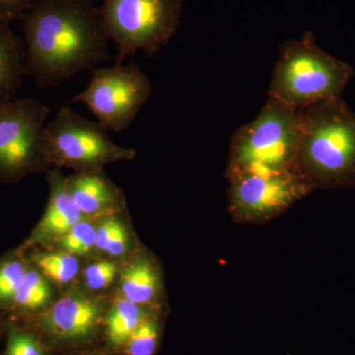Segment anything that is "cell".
<instances>
[{
	"instance_id": "obj_1",
	"label": "cell",
	"mask_w": 355,
	"mask_h": 355,
	"mask_svg": "<svg viewBox=\"0 0 355 355\" xmlns=\"http://www.w3.org/2000/svg\"><path fill=\"white\" fill-rule=\"evenodd\" d=\"M21 22L27 73L40 88L58 87L110 60L96 0H35Z\"/></svg>"
},
{
	"instance_id": "obj_2",
	"label": "cell",
	"mask_w": 355,
	"mask_h": 355,
	"mask_svg": "<svg viewBox=\"0 0 355 355\" xmlns=\"http://www.w3.org/2000/svg\"><path fill=\"white\" fill-rule=\"evenodd\" d=\"M336 102L299 109L301 137L295 171L313 190L355 184V118Z\"/></svg>"
},
{
	"instance_id": "obj_3",
	"label": "cell",
	"mask_w": 355,
	"mask_h": 355,
	"mask_svg": "<svg viewBox=\"0 0 355 355\" xmlns=\"http://www.w3.org/2000/svg\"><path fill=\"white\" fill-rule=\"evenodd\" d=\"M300 137L299 109L268 98L258 116L233 135L226 177L295 170Z\"/></svg>"
},
{
	"instance_id": "obj_4",
	"label": "cell",
	"mask_w": 355,
	"mask_h": 355,
	"mask_svg": "<svg viewBox=\"0 0 355 355\" xmlns=\"http://www.w3.org/2000/svg\"><path fill=\"white\" fill-rule=\"evenodd\" d=\"M349 76V67L320 50L307 32L280 48L268 98L293 108H306L336 99Z\"/></svg>"
},
{
	"instance_id": "obj_5",
	"label": "cell",
	"mask_w": 355,
	"mask_h": 355,
	"mask_svg": "<svg viewBox=\"0 0 355 355\" xmlns=\"http://www.w3.org/2000/svg\"><path fill=\"white\" fill-rule=\"evenodd\" d=\"M184 0H103L100 13L118 64L142 51L153 55L176 34Z\"/></svg>"
},
{
	"instance_id": "obj_6",
	"label": "cell",
	"mask_w": 355,
	"mask_h": 355,
	"mask_svg": "<svg viewBox=\"0 0 355 355\" xmlns=\"http://www.w3.org/2000/svg\"><path fill=\"white\" fill-rule=\"evenodd\" d=\"M44 148L48 164L67 166L78 173L101 171L109 163L132 160L135 151L119 146L108 132L84 118L69 107L62 106L44 128Z\"/></svg>"
},
{
	"instance_id": "obj_7",
	"label": "cell",
	"mask_w": 355,
	"mask_h": 355,
	"mask_svg": "<svg viewBox=\"0 0 355 355\" xmlns=\"http://www.w3.org/2000/svg\"><path fill=\"white\" fill-rule=\"evenodd\" d=\"M51 108L34 98L0 105V180L12 183L48 166L44 128Z\"/></svg>"
},
{
	"instance_id": "obj_8",
	"label": "cell",
	"mask_w": 355,
	"mask_h": 355,
	"mask_svg": "<svg viewBox=\"0 0 355 355\" xmlns=\"http://www.w3.org/2000/svg\"><path fill=\"white\" fill-rule=\"evenodd\" d=\"M153 93V85L139 65L130 62L93 69L83 92L69 103H83L107 132H121L135 121Z\"/></svg>"
},
{
	"instance_id": "obj_9",
	"label": "cell",
	"mask_w": 355,
	"mask_h": 355,
	"mask_svg": "<svg viewBox=\"0 0 355 355\" xmlns=\"http://www.w3.org/2000/svg\"><path fill=\"white\" fill-rule=\"evenodd\" d=\"M227 179L229 214L238 223L272 220L313 191L295 170L270 174L248 173Z\"/></svg>"
},
{
	"instance_id": "obj_10",
	"label": "cell",
	"mask_w": 355,
	"mask_h": 355,
	"mask_svg": "<svg viewBox=\"0 0 355 355\" xmlns=\"http://www.w3.org/2000/svg\"><path fill=\"white\" fill-rule=\"evenodd\" d=\"M107 310L100 299L73 291L58 299L27 324L41 334L51 347H76L88 345L104 330Z\"/></svg>"
},
{
	"instance_id": "obj_11",
	"label": "cell",
	"mask_w": 355,
	"mask_h": 355,
	"mask_svg": "<svg viewBox=\"0 0 355 355\" xmlns=\"http://www.w3.org/2000/svg\"><path fill=\"white\" fill-rule=\"evenodd\" d=\"M49 183L51 196L48 207L43 218L23 246L24 249L38 243L58 240L67 234L79 222L89 218L76 207L67 189L65 178L62 176L60 171L55 170L50 172Z\"/></svg>"
},
{
	"instance_id": "obj_12",
	"label": "cell",
	"mask_w": 355,
	"mask_h": 355,
	"mask_svg": "<svg viewBox=\"0 0 355 355\" xmlns=\"http://www.w3.org/2000/svg\"><path fill=\"white\" fill-rule=\"evenodd\" d=\"M65 182L76 207L89 218L105 216L120 207V191L101 171L78 173L65 178Z\"/></svg>"
},
{
	"instance_id": "obj_13",
	"label": "cell",
	"mask_w": 355,
	"mask_h": 355,
	"mask_svg": "<svg viewBox=\"0 0 355 355\" xmlns=\"http://www.w3.org/2000/svg\"><path fill=\"white\" fill-rule=\"evenodd\" d=\"M27 73L25 43L0 20V105L15 98Z\"/></svg>"
},
{
	"instance_id": "obj_14",
	"label": "cell",
	"mask_w": 355,
	"mask_h": 355,
	"mask_svg": "<svg viewBox=\"0 0 355 355\" xmlns=\"http://www.w3.org/2000/svg\"><path fill=\"white\" fill-rule=\"evenodd\" d=\"M120 287L121 297L153 308L162 292V279L155 263L140 257L121 272Z\"/></svg>"
},
{
	"instance_id": "obj_15",
	"label": "cell",
	"mask_w": 355,
	"mask_h": 355,
	"mask_svg": "<svg viewBox=\"0 0 355 355\" xmlns=\"http://www.w3.org/2000/svg\"><path fill=\"white\" fill-rule=\"evenodd\" d=\"M153 310L121 297L107 311L104 335L109 352H121L135 329Z\"/></svg>"
},
{
	"instance_id": "obj_16",
	"label": "cell",
	"mask_w": 355,
	"mask_h": 355,
	"mask_svg": "<svg viewBox=\"0 0 355 355\" xmlns=\"http://www.w3.org/2000/svg\"><path fill=\"white\" fill-rule=\"evenodd\" d=\"M50 282L30 263L10 312L18 318H31L51 305Z\"/></svg>"
},
{
	"instance_id": "obj_17",
	"label": "cell",
	"mask_w": 355,
	"mask_h": 355,
	"mask_svg": "<svg viewBox=\"0 0 355 355\" xmlns=\"http://www.w3.org/2000/svg\"><path fill=\"white\" fill-rule=\"evenodd\" d=\"M6 347L0 355H51V347L36 329L14 319L3 321Z\"/></svg>"
},
{
	"instance_id": "obj_18",
	"label": "cell",
	"mask_w": 355,
	"mask_h": 355,
	"mask_svg": "<svg viewBox=\"0 0 355 355\" xmlns=\"http://www.w3.org/2000/svg\"><path fill=\"white\" fill-rule=\"evenodd\" d=\"M49 282L67 284L80 270L78 259L67 252H37L28 259Z\"/></svg>"
},
{
	"instance_id": "obj_19",
	"label": "cell",
	"mask_w": 355,
	"mask_h": 355,
	"mask_svg": "<svg viewBox=\"0 0 355 355\" xmlns=\"http://www.w3.org/2000/svg\"><path fill=\"white\" fill-rule=\"evenodd\" d=\"M23 247L0 259V309H12L14 300L27 272L29 260L23 256Z\"/></svg>"
},
{
	"instance_id": "obj_20",
	"label": "cell",
	"mask_w": 355,
	"mask_h": 355,
	"mask_svg": "<svg viewBox=\"0 0 355 355\" xmlns=\"http://www.w3.org/2000/svg\"><path fill=\"white\" fill-rule=\"evenodd\" d=\"M161 322L157 313H150L135 329L121 352L125 355H154L161 336Z\"/></svg>"
},
{
	"instance_id": "obj_21",
	"label": "cell",
	"mask_w": 355,
	"mask_h": 355,
	"mask_svg": "<svg viewBox=\"0 0 355 355\" xmlns=\"http://www.w3.org/2000/svg\"><path fill=\"white\" fill-rule=\"evenodd\" d=\"M90 218L76 224L67 234L57 240L60 247L74 256H86L96 249V227Z\"/></svg>"
},
{
	"instance_id": "obj_22",
	"label": "cell",
	"mask_w": 355,
	"mask_h": 355,
	"mask_svg": "<svg viewBox=\"0 0 355 355\" xmlns=\"http://www.w3.org/2000/svg\"><path fill=\"white\" fill-rule=\"evenodd\" d=\"M118 268L113 261H100L91 263L83 272L86 286L90 291H103L111 286L116 279Z\"/></svg>"
},
{
	"instance_id": "obj_23",
	"label": "cell",
	"mask_w": 355,
	"mask_h": 355,
	"mask_svg": "<svg viewBox=\"0 0 355 355\" xmlns=\"http://www.w3.org/2000/svg\"><path fill=\"white\" fill-rule=\"evenodd\" d=\"M123 224L113 216H104L96 227V249L106 252L114 236L123 227Z\"/></svg>"
},
{
	"instance_id": "obj_24",
	"label": "cell",
	"mask_w": 355,
	"mask_h": 355,
	"mask_svg": "<svg viewBox=\"0 0 355 355\" xmlns=\"http://www.w3.org/2000/svg\"><path fill=\"white\" fill-rule=\"evenodd\" d=\"M35 0H0V20L11 23L21 21L32 8Z\"/></svg>"
},
{
	"instance_id": "obj_25",
	"label": "cell",
	"mask_w": 355,
	"mask_h": 355,
	"mask_svg": "<svg viewBox=\"0 0 355 355\" xmlns=\"http://www.w3.org/2000/svg\"><path fill=\"white\" fill-rule=\"evenodd\" d=\"M128 239H130V238H128L127 228L123 225V227L118 231V233L114 236L113 239H112L105 253L108 254L109 256L111 257L123 256L128 250Z\"/></svg>"
},
{
	"instance_id": "obj_26",
	"label": "cell",
	"mask_w": 355,
	"mask_h": 355,
	"mask_svg": "<svg viewBox=\"0 0 355 355\" xmlns=\"http://www.w3.org/2000/svg\"><path fill=\"white\" fill-rule=\"evenodd\" d=\"M76 355H108L106 354H101V352H83V354H79Z\"/></svg>"
},
{
	"instance_id": "obj_27",
	"label": "cell",
	"mask_w": 355,
	"mask_h": 355,
	"mask_svg": "<svg viewBox=\"0 0 355 355\" xmlns=\"http://www.w3.org/2000/svg\"><path fill=\"white\" fill-rule=\"evenodd\" d=\"M2 334H3V321H0V340H1Z\"/></svg>"
},
{
	"instance_id": "obj_28",
	"label": "cell",
	"mask_w": 355,
	"mask_h": 355,
	"mask_svg": "<svg viewBox=\"0 0 355 355\" xmlns=\"http://www.w3.org/2000/svg\"><path fill=\"white\" fill-rule=\"evenodd\" d=\"M287 355H294V354H287Z\"/></svg>"
}]
</instances>
